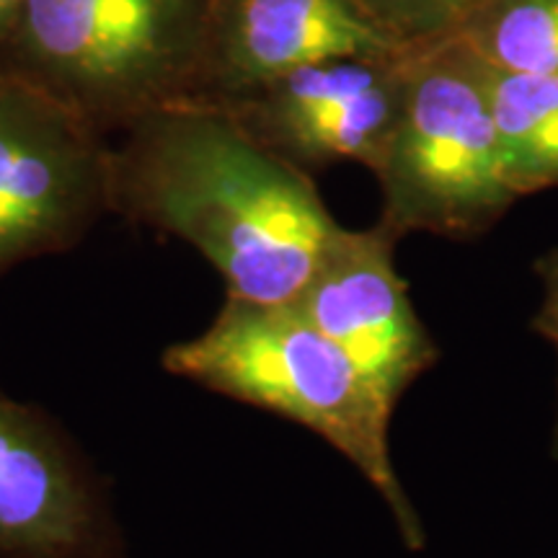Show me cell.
Returning a JSON list of instances; mask_svg holds the SVG:
<instances>
[{"mask_svg": "<svg viewBox=\"0 0 558 558\" xmlns=\"http://www.w3.org/2000/svg\"><path fill=\"white\" fill-rule=\"evenodd\" d=\"M114 137L111 213L190 243L228 298L292 303L344 228L308 171L215 104L156 109Z\"/></svg>", "mask_w": 558, "mask_h": 558, "instance_id": "obj_1", "label": "cell"}, {"mask_svg": "<svg viewBox=\"0 0 558 558\" xmlns=\"http://www.w3.org/2000/svg\"><path fill=\"white\" fill-rule=\"evenodd\" d=\"M160 365L181 380L311 429L378 492L403 546L424 548L422 518L390 452L393 411L383 407L347 354L295 303L226 295L213 324L166 349Z\"/></svg>", "mask_w": 558, "mask_h": 558, "instance_id": "obj_2", "label": "cell"}, {"mask_svg": "<svg viewBox=\"0 0 558 558\" xmlns=\"http://www.w3.org/2000/svg\"><path fill=\"white\" fill-rule=\"evenodd\" d=\"M218 0H26L0 65L114 137L194 101Z\"/></svg>", "mask_w": 558, "mask_h": 558, "instance_id": "obj_3", "label": "cell"}, {"mask_svg": "<svg viewBox=\"0 0 558 558\" xmlns=\"http://www.w3.org/2000/svg\"><path fill=\"white\" fill-rule=\"evenodd\" d=\"M373 177L383 194L378 222L396 239H481L518 202L478 60L458 39L409 54L399 117Z\"/></svg>", "mask_w": 558, "mask_h": 558, "instance_id": "obj_4", "label": "cell"}, {"mask_svg": "<svg viewBox=\"0 0 558 558\" xmlns=\"http://www.w3.org/2000/svg\"><path fill=\"white\" fill-rule=\"evenodd\" d=\"M107 213L109 137L0 65V277L75 248Z\"/></svg>", "mask_w": 558, "mask_h": 558, "instance_id": "obj_5", "label": "cell"}, {"mask_svg": "<svg viewBox=\"0 0 558 558\" xmlns=\"http://www.w3.org/2000/svg\"><path fill=\"white\" fill-rule=\"evenodd\" d=\"M411 52L318 60L215 107L298 169L354 160L373 171L399 117Z\"/></svg>", "mask_w": 558, "mask_h": 558, "instance_id": "obj_6", "label": "cell"}, {"mask_svg": "<svg viewBox=\"0 0 558 558\" xmlns=\"http://www.w3.org/2000/svg\"><path fill=\"white\" fill-rule=\"evenodd\" d=\"M396 243L399 239L380 222L365 230L341 228L292 300L393 414L407 390L439 360L437 341L396 269Z\"/></svg>", "mask_w": 558, "mask_h": 558, "instance_id": "obj_7", "label": "cell"}, {"mask_svg": "<svg viewBox=\"0 0 558 558\" xmlns=\"http://www.w3.org/2000/svg\"><path fill=\"white\" fill-rule=\"evenodd\" d=\"M99 478L45 411L0 390V558H117Z\"/></svg>", "mask_w": 558, "mask_h": 558, "instance_id": "obj_8", "label": "cell"}, {"mask_svg": "<svg viewBox=\"0 0 558 558\" xmlns=\"http://www.w3.org/2000/svg\"><path fill=\"white\" fill-rule=\"evenodd\" d=\"M411 52L352 0H218L194 101L220 104L329 58Z\"/></svg>", "mask_w": 558, "mask_h": 558, "instance_id": "obj_9", "label": "cell"}, {"mask_svg": "<svg viewBox=\"0 0 558 558\" xmlns=\"http://www.w3.org/2000/svg\"><path fill=\"white\" fill-rule=\"evenodd\" d=\"M478 68L509 190L518 199L558 190V81L484 60Z\"/></svg>", "mask_w": 558, "mask_h": 558, "instance_id": "obj_10", "label": "cell"}, {"mask_svg": "<svg viewBox=\"0 0 558 558\" xmlns=\"http://www.w3.org/2000/svg\"><path fill=\"white\" fill-rule=\"evenodd\" d=\"M456 39L486 65L558 81V0H486Z\"/></svg>", "mask_w": 558, "mask_h": 558, "instance_id": "obj_11", "label": "cell"}, {"mask_svg": "<svg viewBox=\"0 0 558 558\" xmlns=\"http://www.w3.org/2000/svg\"><path fill=\"white\" fill-rule=\"evenodd\" d=\"M369 24L401 50L456 39L486 0H352Z\"/></svg>", "mask_w": 558, "mask_h": 558, "instance_id": "obj_12", "label": "cell"}, {"mask_svg": "<svg viewBox=\"0 0 558 558\" xmlns=\"http://www.w3.org/2000/svg\"><path fill=\"white\" fill-rule=\"evenodd\" d=\"M541 279L543 300L533 316V329L554 347L556 352V418H554V458H558V248H550L535 262Z\"/></svg>", "mask_w": 558, "mask_h": 558, "instance_id": "obj_13", "label": "cell"}, {"mask_svg": "<svg viewBox=\"0 0 558 558\" xmlns=\"http://www.w3.org/2000/svg\"><path fill=\"white\" fill-rule=\"evenodd\" d=\"M24 3L26 0H0V47H3L5 37H9L13 21H16L21 9H24Z\"/></svg>", "mask_w": 558, "mask_h": 558, "instance_id": "obj_14", "label": "cell"}]
</instances>
